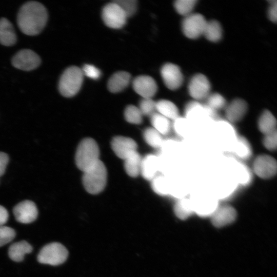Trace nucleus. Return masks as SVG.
Returning a JSON list of instances; mask_svg holds the SVG:
<instances>
[{
  "mask_svg": "<svg viewBox=\"0 0 277 277\" xmlns=\"http://www.w3.org/2000/svg\"><path fill=\"white\" fill-rule=\"evenodd\" d=\"M206 99V104L216 111L225 108L227 105L225 98L219 93H210Z\"/></svg>",
  "mask_w": 277,
  "mask_h": 277,
  "instance_id": "obj_35",
  "label": "nucleus"
},
{
  "mask_svg": "<svg viewBox=\"0 0 277 277\" xmlns=\"http://www.w3.org/2000/svg\"><path fill=\"white\" fill-rule=\"evenodd\" d=\"M150 118L152 128L162 135H166L170 132L172 124L169 119L156 112L150 116Z\"/></svg>",
  "mask_w": 277,
  "mask_h": 277,
  "instance_id": "obj_27",
  "label": "nucleus"
},
{
  "mask_svg": "<svg viewBox=\"0 0 277 277\" xmlns=\"http://www.w3.org/2000/svg\"><path fill=\"white\" fill-rule=\"evenodd\" d=\"M207 21L199 13H191L185 17L182 28L184 35L190 39H195L203 35Z\"/></svg>",
  "mask_w": 277,
  "mask_h": 277,
  "instance_id": "obj_6",
  "label": "nucleus"
},
{
  "mask_svg": "<svg viewBox=\"0 0 277 277\" xmlns=\"http://www.w3.org/2000/svg\"><path fill=\"white\" fill-rule=\"evenodd\" d=\"M143 115L138 107L128 105L124 111V117L127 122L134 124H140L143 121Z\"/></svg>",
  "mask_w": 277,
  "mask_h": 277,
  "instance_id": "obj_32",
  "label": "nucleus"
},
{
  "mask_svg": "<svg viewBox=\"0 0 277 277\" xmlns=\"http://www.w3.org/2000/svg\"><path fill=\"white\" fill-rule=\"evenodd\" d=\"M264 147L269 151H274L277 146V134L276 131L264 135L263 140Z\"/></svg>",
  "mask_w": 277,
  "mask_h": 277,
  "instance_id": "obj_40",
  "label": "nucleus"
},
{
  "mask_svg": "<svg viewBox=\"0 0 277 277\" xmlns=\"http://www.w3.org/2000/svg\"><path fill=\"white\" fill-rule=\"evenodd\" d=\"M131 75L126 71H118L114 73L109 78L107 87L112 93L122 91L127 87L130 83Z\"/></svg>",
  "mask_w": 277,
  "mask_h": 277,
  "instance_id": "obj_20",
  "label": "nucleus"
},
{
  "mask_svg": "<svg viewBox=\"0 0 277 277\" xmlns=\"http://www.w3.org/2000/svg\"><path fill=\"white\" fill-rule=\"evenodd\" d=\"M156 102L151 98H143L140 102L139 108L143 115L151 116L155 112Z\"/></svg>",
  "mask_w": 277,
  "mask_h": 277,
  "instance_id": "obj_36",
  "label": "nucleus"
},
{
  "mask_svg": "<svg viewBox=\"0 0 277 277\" xmlns=\"http://www.w3.org/2000/svg\"><path fill=\"white\" fill-rule=\"evenodd\" d=\"M239 181L243 186L249 185L252 181V173L249 168L242 163L239 164Z\"/></svg>",
  "mask_w": 277,
  "mask_h": 277,
  "instance_id": "obj_39",
  "label": "nucleus"
},
{
  "mask_svg": "<svg viewBox=\"0 0 277 277\" xmlns=\"http://www.w3.org/2000/svg\"><path fill=\"white\" fill-rule=\"evenodd\" d=\"M236 217L235 209L229 205L218 207L211 215L212 224L216 227H221L234 222Z\"/></svg>",
  "mask_w": 277,
  "mask_h": 277,
  "instance_id": "obj_15",
  "label": "nucleus"
},
{
  "mask_svg": "<svg viewBox=\"0 0 277 277\" xmlns=\"http://www.w3.org/2000/svg\"><path fill=\"white\" fill-rule=\"evenodd\" d=\"M16 41V35L12 24L6 18L0 19V43L11 46Z\"/></svg>",
  "mask_w": 277,
  "mask_h": 277,
  "instance_id": "obj_22",
  "label": "nucleus"
},
{
  "mask_svg": "<svg viewBox=\"0 0 277 277\" xmlns=\"http://www.w3.org/2000/svg\"><path fill=\"white\" fill-rule=\"evenodd\" d=\"M41 61L39 56L33 51L23 49L18 51L13 57L12 64L17 69L30 71L38 67Z\"/></svg>",
  "mask_w": 277,
  "mask_h": 277,
  "instance_id": "obj_9",
  "label": "nucleus"
},
{
  "mask_svg": "<svg viewBox=\"0 0 277 277\" xmlns=\"http://www.w3.org/2000/svg\"><path fill=\"white\" fill-rule=\"evenodd\" d=\"M142 159L140 154L136 151L124 160L125 170L129 176L136 177L140 174Z\"/></svg>",
  "mask_w": 277,
  "mask_h": 277,
  "instance_id": "obj_25",
  "label": "nucleus"
},
{
  "mask_svg": "<svg viewBox=\"0 0 277 277\" xmlns=\"http://www.w3.org/2000/svg\"><path fill=\"white\" fill-rule=\"evenodd\" d=\"M48 13L41 3L30 1L24 4L19 10L17 22L22 32L28 35L39 33L45 27Z\"/></svg>",
  "mask_w": 277,
  "mask_h": 277,
  "instance_id": "obj_1",
  "label": "nucleus"
},
{
  "mask_svg": "<svg viewBox=\"0 0 277 277\" xmlns=\"http://www.w3.org/2000/svg\"><path fill=\"white\" fill-rule=\"evenodd\" d=\"M185 117L191 123L208 120L205 104H202L197 101L188 103L185 108Z\"/></svg>",
  "mask_w": 277,
  "mask_h": 277,
  "instance_id": "obj_19",
  "label": "nucleus"
},
{
  "mask_svg": "<svg viewBox=\"0 0 277 277\" xmlns=\"http://www.w3.org/2000/svg\"><path fill=\"white\" fill-rule=\"evenodd\" d=\"M13 212L16 220L23 224L33 222L38 215L36 205L29 200H25L17 204L14 207Z\"/></svg>",
  "mask_w": 277,
  "mask_h": 277,
  "instance_id": "obj_12",
  "label": "nucleus"
},
{
  "mask_svg": "<svg viewBox=\"0 0 277 277\" xmlns=\"http://www.w3.org/2000/svg\"><path fill=\"white\" fill-rule=\"evenodd\" d=\"M111 146L115 155L123 160L136 151L137 147L134 140L123 136L113 137L111 142Z\"/></svg>",
  "mask_w": 277,
  "mask_h": 277,
  "instance_id": "obj_13",
  "label": "nucleus"
},
{
  "mask_svg": "<svg viewBox=\"0 0 277 277\" xmlns=\"http://www.w3.org/2000/svg\"><path fill=\"white\" fill-rule=\"evenodd\" d=\"M203 35L210 42L220 41L222 36V29L220 24L214 20L207 21Z\"/></svg>",
  "mask_w": 277,
  "mask_h": 277,
  "instance_id": "obj_28",
  "label": "nucleus"
},
{
  "mask_svg": "<svg viewBox=\"0 0 277 277\" xmlns=\"http://www.w3.org/2000/svg\"><path fill=\"white\" fill-rule=\"evenodd\" d=\"M270 6L268 14L269 18L272 22L275 23L277 20V3L276 1H270Z\"/></svg>",
  "mask_w": 277,
  "mask_h": 277,
  "instance_id": "obj_42",
  "label": "nucleus"
},
{
  "mask_svg": "<svg viewBox=\"0 0 277 277\" xmlns=\"http://www.w3.org/2000/svg\"><path fill=\"white\" fill-rule=\"evenodd\" d=\"M233 152L238 157L243 160L249 159L252 153L250 143L245 137L243 136H240L236 139Z\"/></svg>",
  "mask_w": 277,
  "mask_h": 277,
  "instance_id": "obj_30",
  "label": "nucleus"
},
{
  "mask_svg": "<svg viewBox=\"0 0 277 277\" xmlns=\"http://www.w3.org/2000/svg\"><path fill=\"white\" fill-rule=\"evenodd\" d=\"M84 75L82 69L76 66L66 69L61 76L58 89L61 94L66 97L75 95L80 90Z\"/></svg>",
  "mask_w": 277,
  "mask_h": 277,
  "instance_id": "obj_4",
  "label": "nucleus"
},
{
  "mask_svg": "<svg viewBox=\"0 0 277 277\" xmlns=\"http://www.w3.org/2000/svg\"><path fill=\"white\" fill-rule=\"evenodd\" d=\"M100 150L95 141L87 137L78 144L75 156L77 168L84 172L94 165L99 160Z\"/></svg>",
  "mask_w": 277,
  "mask_h": 277,
  "instance_id": "obj_2",
  "label": "nucleus"
},
{
  "mask_svg": "<svg viewBox=\"0 0 277 277\" xmlns=\"http://www.w3.org/2000/svg\"><path fill=\"white\" fill-rule=\"evenodd\" d=\"M155 108L157 113L169 120L173 121L180 116L176 106L168 100H161L156 102Z\"/></svg>",
  "mask_w": 277,
  "mask_h": 277,
  "instance_id": "obj_24",
  "label": "nucleus"
},
{
  "mask_svg": "<svg viewBox=\"0 0 277 277\" xmlns=\"http://www.w3.org/2000/svg\"><path fill=\"white\" fill-rule=\"evenodd\" d=\"M8 162V155L4 152H0V176L4 173Z\"/></svg>",
  "mask_w": 277,
  "mask_h": 277,
  "instance_id": "obj_43",
  "label": "nucleus"
},
{
  "mask_svg": "<svg viewBox=\"0 0 277 277\" xmlns=\"http://www.w3.org/2000/svg\"><path fill=\"white\" fill-rule=\"evenodd\" d=\"M276 120L269 110H265L260 115L258 121V128L264 135L276 131Z\"/></svg>",
  "mask_w": 277,
  "mask_h": 277,
  "instance_id": "obj_23",
  "label": "nucleus"
},
{
  "mask_svg": "<svg viewBox=\"0 0 277 277\" xmlns=\"http://www.w3.org/2000/svg\"><path fill=\"white\" fill-rule=\"evenodd\" d=\"M246 102L241 98L233 100L225 107V116L230 123H236L243 118L247 111Z\"/></svg>",
  "mask_w": 277,
  "mask_h": 277,
  "instance_id": "obj_16",
  "label": "nucleus"
},
{
  "mask_svg": "<svg viewBox=\"0 0 277 277\" xmlns=\"http://www.w3.org/2000/svg\"><path fill=\"white\" fill-rule=\"evenodd\" d=\"M145 142L153 148H161L164 142L162 135L152 127H148L143 132Z\"/></svg>",
  "mask_w": 277,
  "mask_h": 277,
  "instance_id": "obj_31",
  "label": "nucleus"
},
{
  "mask_svg": "<svg viewBox=\"0 0 277 277\" xmlns=\"http://www.w3.org/2000/svg\"><path fill=\"white\" fill-rule=\"evenodd\" d=\"M83 173L82 182L87 192L97 194L104 189L107 183V171L105 165L100 160Z\"/></svg>",
  "mask_w": 277,
  "mask_h": 277,
  "instance_id": "obj_3",
  "label": "nucleus"
},
{
  "mask_svg": "<svg viewBox=\"0 0 277 277\" xmlns=\"http://www.w3.org/2000/svg\"><path fill=\"white\" fill-rule=\"evenodd\" d=\"M161 74L165 86L170 90L180 88L183 82V76L180 68L172 63L165 64L162 67Z\"/></svg>",
  "mask_w": 277,
  "mask_h": 277,
  "instance_id": "obj_11",
  "label": "nucleus"
},
{
  "mask_svg": "<svg viewBox=\"0 0 277 277\" xmlns=\"http://www.w3.org/2000/svg\"><path fill=\"white\" fill-rule=\"evenodd\" d=\"M102 17L106 25L113 29L123 27L127 18L122 9L114 2L107 4L103 8Z\"/></svg>",
  "mask_w": 277,
  "mask_h": 277,
  "instance_id": "obj_7",
  "label": "nucleus"
},
{
  "mask_svg": "<svg viewBox=\"0 0 277 277\" xmlns=\"http://www.w3.org/2000/svg\"><path fill=\"white\" fill-rule=\"evenodd\" d=\"M134 90L143 98H152L156 93L157 86L155 80L148 75H140L133 81Z\"/></svg>",
  "mask_w": 277,
  "mask_h": 277,
  "instance_id": "obj_14",
  "label": "nucleus"
},
{
  "mask_svg": "<svg viewBox=\"0 0 277 277\" xmlns=\"http://www.w3.org/2000/svg\"><path fill=\"white\" fill-rule=\"evenodd\" d=\"M15 230L9 227L0 225V247H2L10 242L15 238Z\"/></svg>",
  "mask_w": 277,
  "mask_h": 277,
  "instance_id": "obj_38",
  "label": "nucleus"
},
{
  "mask_svg": "<svg viewBox=\"0 0 277 277\" xmlns=\"http://www.w3.org/2000/svg\"><path fill=\"white\" fill-rule=\"evenodd\" d=\"M210 88L208 79L202 74L194 75L188 85L190 95L197 101L206 98L210 94Z\"/></svg>",
  "mask_w": 277,
  "mask_h": 277,
  "instance_id": "obj_10",
  "label": "nucleus"
},
{
  "mask_svg": "<svg viewBox=\"0 0 277 277\" xmlns=\"http://www.w3.org/2000/svg\"><path fill=\"white\" fill-rule=\"evenodd\" d=\"M68 256V251L62 244L53 242L45 245L39 252L37 259L41 264L52 266L64 263Z\"/></svg>",
  "mask_w": 277,
  "mask_h": 277,
  "instance_id": "obj_5",
  "label": "nucleus"
},
{
  "mask_svg": "<svg viewBox=\"0 0 277 277\" xmlns=\"http://www.w3.org/2000/svg\"><path fill=\"white\" fill-rule=\"evenodd\" d=\"M160 168V161L155 155L149 154L142 158L140 174L147 181H151L156 175Z\"/></svg>",
  "mask_w": 277,
  "mask_h": 277,
  "instance_id": "obj_17",
  "label": "nucleus"
},
{
  "mask_svg": "<svg viewBox=\"0 0 277 277\" xmlns=\"http://www.w3.org/2000/svg\"><path fill=\"white\" fill-rule=\"evenodd\" d=\"M196 0H177L174 2V8L178 13L185 16L191 13Z\"/></svg>",
  "mask_w": 277,
  "mask_h": 277,
  "instance_id": "obj_33",
  "label": "nucleus"
},
{
  "mask_svg": "<svg viewBox=\"0 0 277 277\" xmlns=\"http://www.w3.org/2000/svg\"><path fill=\"white\" fill-rule=\"evenodd\" d=\"M9 214L7 209L0 205V225H4L8 220Z\"/></svg>",
  "mask_w": 277,
  "mask_h": 277,
  "instance_id": "obj_44",
  "label": "nucleus"
},
{
  "mask_svg": "<svg viewBox=\"0 0 277 277\" xmlns=\"http://www.w3.org/2000/svg\"><path fill=\"white\" fill-rule=\"evenodd\" d=\"M194 213L201 216H211L218 207L217 201L208 197L191 199Z\"/></svg>",
  "mask_w": 277,
  "mask_h": 277,
  "instance_id": "obj_18",
  "label": "nucleus"
},
{
  "mask_svg": "<svg viewBox=\"0 0 277 277\" xmlns=\"http://www.w3.org/2000/svg\"><path fill=\"white\" fill-rule=\"evenodd\" d=\"M32 246L26 241L13 243L8 249V255L13 261L19 262L24 260L25 254L32 251Z\"/></svg>",
  "mask_w": 277,
  "mask_h": 277,
  "instance_id": "obj_21",
  "label": "nucleus"
},
{
  "mask_svg": "<svg viewBox=\"0 0 277 277\" xmlns=\"http://www.w3.org/2000/svg\"><path fill=\"white\" fill-rule=\"evenodd\" d=\"M253 170L255 174L261 179L265 180L271 179L276 173V161L269 155H260L253 162Z\"/></svg>",
  "mask_w": 277,
  "mask_h": 277,
  "instance_id": "obj_8",
  "label": "nucleus"
},
{
  "mask_svg": "<svg viewBox=\"0 0 277 277\" xmlns=\"http://www.w3.org/2000/svg\"><path fill=\"white\" fill-rule=\"evenodd\" d=\"M151 182V188L156 194L163 196L170 194L171 185L164 176L157 175Z\"/></svg>",
  "mask_w": 277,
  "mask_h": 277,
  "instance_id": "obj_29",
  "label": "nucleus"
},
{
  "mask_svg": "<svg viewBox=\"0 0 277 277\" xmlns=\"http://www.w3.org/2000/svg\"><path fill=\"white\" fill-rule=\"evenodd\" d=\"M83 75L94 80L98 78L101 72L100 70L93 65L86 64L82 69Z\"/></svg>",
  "mask_w": 277,
  "mask_h": 277,
  "instance_id": "obj_41",
  "label": "nucleus"
},
{
  "mask_svg": "<svg viewBox=\"0 0 277 277\" xmlns=\"http://www.w3.org/2000/svg\"><path fill=\"white\" fill-rule=\"evenodd\" d=\"M191 123L185 117L179 116L173 121L172 127L175 132L180 136L187 135Z\"/></svg>",
  "mask_w": 277,
  "mask_h": 277,
  "instance_id": "obj_34",
  "label": "nucleus"
},
{
  "mask_svg": "<svg viewBox=\"0 0 277 277\" xmlns=\"http://www.w3.org/2000/svg\"><path fill=\"white\" fill-rule=\"evenodd\" d=\"M113 2L120 6L127 17L132 16L136 11L137 2L136 0H116Z\"/></svg>",
  "mask_w": 277,
  "mask_h": 277,
  "instance_id": "obj_37",
  "label": "nucleus"
},
{
  "mask_svg": "<svg viewBox=\"0 0 277 277\" xmlns=\"http://www.w3.org/2000/svg\"><path fill=\"white\" fill-rule=\"evenodd\" d=\"M176 216L181 220H185L194 213L191 199L182 197L176 202L174 206Z\"/></svg>",
  "mask_w": 277,
  "mask_h": 277,
  "instance_id": "obj_26",
  "label": "nucleus"
}]
</instances>
